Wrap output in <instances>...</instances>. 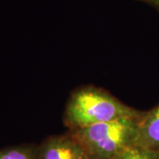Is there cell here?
<instances>
[{
    "instance_id": "3",
    "label": "cell",
    "mask_w": 159,
    "mask_h": 159,
    "mask_svg": "<svg viewBox=\"0 0 159 159\" xmlns=\"http://www.w3.org/2000/svg\"><path fill=\"white\" fill-rule=\"evenodd\" d=\"M37 159H89L75 137L67 132L51 135L38 145Z\"/></svg>"
},
{
    "instance_id": "6",
    "label": "cell",
    "mask_w": 159,
    "mask_h": 159,
    "mask_svg": "<svg viewBox=\"0 0 159 159\" xmlns=\"http://www.w3.org/2000/svg\"><path fill=\"white\" fill-rule=\"evenodd\" d=\"M113 159H159V151L134 145Z\"/></svg>"
},
{
    "instance_id": "1",
    "label": "cell",
    "mask_w": 159,
    "mask_h": 159,
    "mask_svg": "<svg viewBox=\"0 0 159 159\" xmlns=\"http://www.w3.org/2000/svg\"><path fill=\"white\" fill-rule=\"evenodd\" d=\"M144 111L122 102L109 91L95 86L74 90L66 102L64 124L68 130L125 118L141 117Z\"/></svg>"
},
{
    "instance_id": "7",
    "label": "cell",
    "mask_w": 159,
    "mask_h": 159,
    "mask_svg": "<svg viewBox=\"0 0 159 159\" xmlns=\"http://www.w3.org/2000/svg\"><path fill=\"white\" fill-rule=\"evenodd\" d=\"M141 1L144 2V3H147L148 5L154 6L159 10V0H141Z\"/></svg>"
},
{
    "instance_id": "2",
    "label": "cell",
    "mask_w": 159,
    "mask_h": 159,
    "mask_svg": "<svg viewBox=\"0 0 159 159\" xmlns=\"http://www.w3.org/2000/svg\"><path fill=\"white\" fill-rule=\"evenodd\" d=\"M142 115L68 131L79 142L89 159H113L136 145Z\"/></svg>"
},
{
    "instance_id": "5",
    "label": "cell",
    "mask_w": 159,
    "mask_h": 159,
    "mask_svg": "<svg viewBox=\"0 0 159 159\" xmlns=\"http://www.w3.org/2000/svg\"><path fill=\"white\" fill-rule=\"evenodd\" d=\"M38 145L25 143L0 148V159H37Z\"/></svg>"
},
{
    "instance_id": "4",
    "label": "cell",
    "mask_w": 159,
    "mask_h": 159,
    "mask_svg": "<svg viewBox=\"0 0 159 159\" xmlns=\"http://www.w3.org/2000/svg\"><path fill=\"white\" fill-rule=\"evenodd\" d=\"M136 144L159 151V103L150 111H144L140 120Z\"/></svg>"
}]
</instances>
